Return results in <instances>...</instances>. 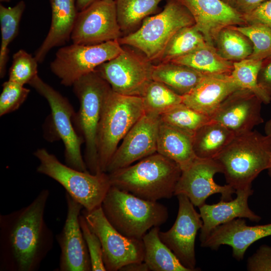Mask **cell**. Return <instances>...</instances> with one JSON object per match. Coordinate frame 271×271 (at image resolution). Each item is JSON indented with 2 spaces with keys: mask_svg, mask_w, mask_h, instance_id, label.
Wrapping results in <instances>:
<instances>
[{
  "mask_svg": "<svg viewBox=\"0 0 271 271\" xmlns=\"http://www.w3.org/2000/svg\"><path fill=\"white\" fill-rule=\"evenodd\" d=\"M262 63V60L250 58L233 62L231 76L240 88L252 92L263 103L267 104L270 102L271 97L260 87L257 81Z\"/></svg>",
  "mask_w": 271,
  "mask_h": 271,
  "instance_id": "836d02e7",
  "label": "cell"
},
{
  "mask_svg": "<svg viewBox=\"0 0 271 271\" xmlns=\"http://www.w3.org/2000/svg\"><path fill=\"white\" fill-rule=\"evenodd\" d=\"M239 89L231 75H204L191 91L182 96L183 103L211 117L224 100Z\"/></svg>",
  "mask_w": 271,
  "mask_h": 271,
  "instance_id": "7402d4cb",
  "label": "cell"
},
{
  "mask_svg": "<svg viewBox=\"0 0 271 271\" xmlns=\"http://www.w3.org/2000/svg\"><path fill=\"white\" fill-rule=\"evenodd\" d=\"M222 172L221 166L216 160L197 157L188 167L182 171L174 195L186 196L198 208L214 194H221L222 200H232L235 190L228 184L220 185L214 180L216 174Z\"/></svg>",
  "mask_w": 271,
  "mask_h": 271,
  "instance_id": "9a60e30c",
  "label": "cell"
},
{
  "mask_svg": "<svg viewBox=\"0 0 271 271\" xmlns=\"http://www.w3.org/2000/svg\"><path fill=\"white\" fill-rule=\"evenodd\" d=\"M193 134L160 120L157 152L177 163L182 171L197 158L193 146Z\"/></svg>",
  "mask_w": 271,
  "mask_h": 271,
  "instance_id": "cb8c5ba5",
  "label": "cell"
},
{
  "mask_svg": "<svg viewBox=\"0 0 271 271\" xmlns=\"http://www.w3.org/2000/svg\"><path fill=\"white\" fill-rule=\"evenodd\" d=\"M194 24L192 15L180 0H169L161 12L146 18L138 30L118 41L121 45L140 50L151 62L159 60L172 37Z\"/></svg>",
  "mask_w": 271,
  "mask_h": 271,
  "instance_id": "8992f818",
  "label": "cell"
},
{
  "mask_svg": "<svg viewBox=\"0 0 271 271\" xmlns=\"http://www.w3.org/2000/svg\"><path fill=\"white\" fill-rule=\"evenodd\" d=\"M262 101L252 92L239 89L228 96L211 118L235 134L253 130L263 122Z\"/></svg>",
  "mask_w": 271,
  "mask_h": 271,
  "instance_id": "ac0fdd59",
  "label": "cell"
},
{
  "mask_svg": "<svg viewBox=\"0 0 271 271\" xmlns=\"http://www.w3.org/2000/svg\"><path fill=\"white\" fill-rule=\"evenodd\" d=\"M163 0H115L121 31H129L154 13Z\"/></svg>",
  "mask_w": 271,
  "mask_h": 271,
  "instance_id": "d6a6232c",
  "label": "cell"
},
{
  "mask_svg": "<svg viewBox=\"0 0 271 271\" xmlns=\"http://www.w3.org/2000/svg\"><path fill=\"white\" fill-rule=\"evenodd\" d=\"M0 116L17 110L27 99L30 90L24 85L8 80L2 85Z\"/></svg>",
  "mask_w": 271,
  "mask_h": 271,
  "instance_id": "74e56055",
  "label": "cell"
},
{
  "mask_svg": "<svg viewBox=\"0 0 271 271\" xmlns=\"http://www.w3.org/2000/svg\"><path fill=\"white\" fill-rule=\"evenodd\" d=\"M154 65L144 55L130 49L95 70L110 85L112 90L120 94L141 96L152 79Z\"/></svg>",
  "mask_w": 271,
  "mask_h": 271,
  "instance_id": "7c38bea8",
  "label": "cell"
},
{
  "mask_svg": "<svg viewBox=\"0 0 271 271\" xmlns=\"http://www.w3.org/2000/svg\"><path fill=\"white\" fill-rule=\"evenodd\" d=\"M115 0H99L79 11L71 36L72 43L94 45L118 40Z\"/></svg>",
  "mask_w": 271,
  "mask_h": 271,
  "instance_id": "4fadbf2b",
  "label": "cell"
},
{
  "mask_svg": "<svg viewBox=\"0 0 271 271\" xmlns=\"http://www.w3.org/2000/svg\"><path fill=\"white\" fill-rule=\"evenodd\" d=\"M81 214L89 228L100 241L103 261L107 271L120 270L130 263L144 261L143 240L128 238L119 233L108 221L101 206L90 211L83 208Z\"/></svg>",
  "mask_w": 271,
  "mask_h": 271,
  "instance_id": "8fae6325",
  "label": "cell"
},
{
  "mask_svg": "<svg viewBox=\"0 0 271 271\" xmlns=\"http://www.w3.org/2000/svg\"><path fill=\"white\" fill-rule=\"evenodd\" d=\"M252 187L235 191L236 197L229 201L221 200L213 204H204L199 207L203 221L200 240L202 242L216 226L237 218L259 222L261 218L249 207L248 200L253 194Z\"/></svg>",
  "mask_w": 271,
  "mask_h": 271,
  "instance_id": "44dd1931",
  "label": "cell"
},
{
  "mask_svg": "<svg viewBox=\"0 0 271 271\" xmlns=\"http://www.w3.org/2000/svg\"><path fill=\"white\" fill-rule=\"evenodd\" d=\"M181 173L177 163L157 152L108 174L111 186L142 199L157 201L174 195Z\"/></svg>",
  "mask_w": 271,
  "mask_h": 271,
  "instance_id": "7a4b0ae2",
  "label": "cell"
},
{
  "mask_svg": "<svg viewBox=\"0 0 271 271\" xmlns=\"http://www.w3.org/2000/svg\"><path fill=\"white\" fill-rule=\"evenodd\" d=\"M72 86L80 103L73 117V124L84 140V160L87 169L95 174L101 172L97 148L98 128L104 102L112 89L95 70L80 78Z\"/></svg>",
  "mask_w": 271,
  "mask_h": 271,
  "instance_id": "5b68a950",
  "label": "cell"
},
{
  "mask_svg": "<svg viewBox=\"0 0 271 271\" xmlns=\"http://www.w3.org/2000/svg\"><path fill=\"white\" fill-rule=\"evenodd\" d=\"M29 84L48 102L51 112L50 128L54 131L55 140H61L64 144L66 165L80 171L89 172L81 151L84 140L75 129L73 117L75 111L69 100L38 75Z\"/></svg>",
  "mask_w": 271,
  "mask_h": 271,
  "instance_id": "9c48e42d",
  "label": "cell"
},
{
  "mask_svg": "<svg viewBox=\"0 0 271 271\" xmlns=\"http://www.w3.org/2000/svg\"><path fill=\"white\" fill-rule=\"evenodd\" d=\"M36 58L23 49L14 54L9 70V80L24 85L29 84L38 74Z\"/></svg>",
  "mask_w": 271,
  "mask_h": 271,
  "instance_id": "8d00e7d4",
  "label": "cell"
},
{
  "mask_svg": "<svg viewBox=\"0 0 271 271\" xmlns=\"http://www.w3.org/2000/svg\"><path fill=\"white\" fill-rule=\"evenodd\" d=\"M269 236H271V223L249 226L242 218H237L215 227L201 245L213 250L222 245H229L232 248L233 256L241 260L252 243Z\"/></svg>",
  "mask_w": 271,
  "mask_h": 271,
  "instance_id": "ffe728a7",
  "label": "cell"
},
{
  "mask_svg": "<svg viewBox=\"0 0 271 271\" xmlns=\"http://www.w3.org/2000/svg\"><path fill=\"white\" fill-rule=\"evenodd\" d=\"M67 214L61 231L56 235L61 250L59 271H90L91 264L79 217L83 206L65 193Z\"/></svg>",
  "mask_w": 271,
  "mask_h": 271,
  "instance_id": "2e32d148",
  "label": "cell"
},
{
  "mask_svg": "<svg viewBox=\"0 0 271 271\" xmlns=\"http://www.w3.org/2000/svg\"><path fill=\"white\" fill-rule=\"evenodd\" d=\"M161 121L194 134L212 120L210 117L187 106L183 102L160 116Z\"/></svg>",
  "mask_w": 271,
  "mask_h": 271,
  "instance_id": "e575fe53",
  "label": "cell"
},
{
  "mask_svg": "<svg viewBox=\"0 0 271 271\" xmlns=\"http://www.w3.org/2000/svg\"><path fill=\"white\" fill-rule=\"evenodd\" d=\"M50 2L52 17L50 29L35 54L38 63L43 62L53 48L63 46L71 40L78 15L76 0H50Z\"/></svg>",
  "mask_w": 271,
  "mask_h": 271,
  "instance_id": "603a6c76",
  "label": "cell"
},
{
  "mask_svg": "<svg viewBox=\"0 0 271 271\" xmlns=\"http://www.w3.org/2000/svg\"><path fill=\"white\" fill-rule=\"evenodd\" d=\"M190 67L203 75H231L233 62L223 58L214 46L207 44L171 61Z\"/></svg>",
  "mask_w": 271,
  "mask_h": 271,
  "instance_id": "83f0119b",
  "label": "cell"
},
{
  "mask_svg": "<svg viewBox=\"0 0 271 271\" xmlns=\"http://www.w3.org/2000/svg\"><path fill=\"white\" fill-rule=\"evenodd\" d=\"M50 195L42 190L28 205L0 215V270H38L53 245L44 213Z\"/></svg>",
  "mask_w": 271,
  "mask_h": 271,
  "instance_id": "6da1fadb",
  "label": "cell"
},
{
  "mask_svg": "<svg viewBox=\"0 0 271 271\" xmlns=\"http://www.w3.org/2000/svg\"><path fill=\"white\" fill-rule=\"evenodd\" d=\"M233 27L251 42L253 51L249 58L263 61L271 57V28L258 23Z\"/></svg>",
  "mask_w": 271,
  "mask_h": 271,
  "instance_id": "d590c367",
  "label": "cell"
},
{
  "mask_svg": "<svg viewBox=\"0 0 271 271\" xmlns=\"http://www.w3.org/2000/svg\"><path fill=\"white\" fill-rule=\"evenodd\" d=\"M79 223L90 256L91 271H105L102 255V246L98 236L91 230L87 222L81 214Z\"/></svg>",
  "mask_w": 271,
  "mask_h": 271,
  "instance_id": "f35d334b",
  "label": "cell"
},
{
  "mask_svg": "<svg viewBox=\"0 0 271 271\" xmlns=\"http://www.w3.org/2000/svg\"><path fill=\"white\" fill-rule=\"evenodd\" d=\"M123 50L118 40L94 45L72 43L58 49L50 68L62 85L72 86L80 78L94 71Z\"/></svg>",
  "mask_w": 271,
  "mask_h": 271,
  "instance_id": "30bf717a",
  "label": "cell"
},
{
  "mask_svg": "<svg viewBox=\"0 0 271 271\" xmlns=\"http://www.w3.org/2000/svg\"><path fill=\"white\" fill-rule=\"evenodd\" d=\"M267 170L268 171V174L269 176L271 177V157H270L269 166Z\"/></svg>",
  "mask_w": 271,
  "mask_h": 271,
  "instance_id": "c3c4849f",
  "label": "cell"
},
{
  "mask_svg": "<svg viewBox=\"0 0 271 271\" xmlns=\"http://www.w3.org/2000/svg\"><path fill=\"white\" fill-rule=\"evenodd\" d=\"M226 4L236 9V0H222Z\"/></svg>",
  "mask_w": 271,
  "mask_h": 271,
  "instance_id": "7dc6e473",
  "label": "cell"
},
{
  "mask_svg": "<svg viewBox=\"0 0 271 271\" xmlns=\"http://www.w3.org/2000/svg\"><path fill=\"white\" fill-rule=\"evenodd\" d=\"M160 116L145 113L122 139L105 172L110 173L157 153Z\"/></svg>",
  "mask_w": 271,
  "mask_h": 271,
  "instance_id": "e0dca14e",
  "label": "cell"
},
{
  "mask_svg": "<svg viewBox=\"0 0 271 271\" xmlns=\"http://www.w3.org/2000/svg\"><path fill=\"white\" fill-rule=\"evenodd\" d=\"M11 0H0L1 2H6L8 3L10 2Z\"/></svg>",
  "mask_w": 271,
  "mask_h": 271,
  "instance_id": "681fc988",
  "label": "cell"
},
{
  "mask_svg": "<svg viewBox=\"0 0 271 271\" xmlns=\"http://www.w3.org/2000/svg\"><path fill=\"white\" fill-rule=\"evenodd\" d=\"M257 81L260 87L271 97V57L262 61Z\"/></svg>",
  "mask_w": 271,
  "mask_h": 271,
  "instance_id": "b9f144b4",
  "label": "cell"
},
{
  "mask_svg": "<svg viewBox=\"0 0 271 271\" xmlns=\"http://www.w3.org/2000/svg\"><path fill=\"white\" fill-rule=\"evenodd\" d=\"M120 270L148 271L149 269L144 261L132 262L123 266Z\"/></svg>",
  "mask_w": 271,
  "mask_h": 271,
  "instance_id": "ee69618b",
  "label": "cell"
},
{
  "mask_svg": "<svg viewBox=\"0 0 271 271\" xmlns=\"http://www.w3.org/2000/svg\"><path fill=\"white\" fill-rule=\"evenodd\" d=\"M243 15L247 24L258 23L271 28V0L262 2L249 13Z\"/></svg>",
  "mask_w": 271,
  "mask_h": 271,
  "instance_id": "60d3db41",
  "label": "cell"
},
{
  "mask_svg": "<svg viewBox=\"0 0 271 271\" xmlns=\"http://www.w3.org/2000/svg\"><path fill=\"white\" fill-rule=\"evenodd\" d=\"M267 0H236V9L242 14H246Z\"/></svg>",
  "mask_w": 271,
  "mask_h": 271,
  "instance_id": "7bdbcfd3",
  "label": "cell"
},
{
  "mask_svg": "<svg viewBox=\"0 0 271 271\" xmlns=\"http://www.w3.org/2000/svg\"><path fill=\"white\" fill-rule=\"evenodd\" d=\"M215 43L218 53L225 59L232 62L249 58L253 51L250 41L233 26L222 29Z\"/></svg>",
  "mask_w": 271,
  "mask_h": 271,
  "instance_id": "4dcf8cb0",
  "label": "cell"
},
{
  "mask_svg": "<svg viewBox=\"0 0 271 271\" xmlns=\"http://www.w3.org/2000/svg\"><path fill=\"white\" fill-rule=\"evenodd\" d=\"M145 113L160 116L183 102L182 96L152 80L141 95Z\"/></svg>",
  "mask_w": 271,
  "mask_h": 271,
  "instance_id": "f546056e",
  "label": "cell"
},
{
  "mask_svg": "<svg viewBox=\"0 0 271 271\" xmlns=\"http://www.w3.org/2000/svg\"><path fill=\"white\" fill-rule=\"evenodd\" d=\"M159 226L152 228L142 238L145 247L144 261L149 270L190 271L161 240Z\"/></svg>",
  "mask_w": 271,
  "mask_h": 271,
  "instance_id": "4316f807",
  "label": "cell"
},
{
  "mask_svg": "<svg viewBox=\"0 0 271 271\" xmlns=\"http://www.w3.org/2000/svg\"><path fill=\"white\" fill-rule=\"evenodd\" d=\"M26 5L21 1L15 6L6 7L0 5V24L2 41L0 48V76L3 78L9 59V46L18 35L20 21Z\"/></svg>",
  "mask_w": 271,
  "mask_h": 271,
  "instance_id": "f1b7e54d",
  "label": "cell"
},
{
  "mask_svg": "<svg viewBox=\"0 0 271 271\" xmlns=\"http://www.w3.org/2000/svg\"><path fill=\"white\" fill-rule=\"evenodd\" d=\"M34 155L40 162L37 172L61 184L84 209L90 211L101 205L111 186L107 173L93 174L76 170L61 163L44 148L37 149Z\"/></svg>",
  "mask_w": 271,
  "mask_h": 271,
  "instance_id": "ba28073f",
  "label": "cell"
},
{
  "mask_svg": "<svg viewBox=\"0 0 271 271\" xmlns=\"http://www.w3.org/2000/svg\"><path fill=\"white\" fill-rule=\"evenodd\" d=\"M192 15L195 28L214 46L219 33L231 26L247 24L243 15L222 0H180Z\"/></svg>",
  "mask_w": 271,
  "mask_h": 271,
  "instance_id": "d6986e66",
  "label": "cell"
},
{
  "mask_svg": "<svg viewBox=\"0 0 271 271\" xmlns=\"http://www.w3.org/2000/svg\"><path fill=\"white\" fill-rule=\"evenodd\" d=\"M264 130L266 135L271 137V118L265 122Z\"/></svg>",
  "mask_w": 271,
  "mask_h": 271,
  "instance_id": "bcb514c9",
  "label": "cell"
},
{
  "mask_svg": "<svg viewBox=\"0 0 271 271\" xmlns=\"http://www.w3.org/2000/svg\"><path fill=\"white\" fill-rule=\"evenodd\" d=\"M144 114L141 96L110 91L103 105L97 131V148L101 172H105L118 143Z\"/></svg>",
  "mask_w": 271,
  "mask_h": 271,
  "instance_id": "52a82bcc",
  "label": "cell"
},
{
  "mask_svg": "<svg viewBox=\"0 0 271 271\" xmlns=\"http://www.w3.org/2000/svg\"><path fill=\"white\" fill-rule=\"evenodd\" d=\"M235 134L222 124L212 120L193 134V150L197 157L214 159L230 143Z\"/></svg>",
  "mask_w": 271,
  "mask_h": 271,
  "instance_id": "d4e9b609",
  "label": "cell"
},
{
  "mask_svg": "<svg viewBox=\"0 0 271 271\" xmlns=\"http://www.w3.org/2000/svg\"><path fill=\"white\" fill-rule=\"evenodd\" d=\"M97 1L99 0H76L77 10L80 11Z\"/></svg>",
  "mask_w": 271,
  "mask_h": 271,
  "instance_id": "f6af8a7d",
  "label": "cell"
},
{
  "mask_svg": "<svg viewBox=\"0 0 271 271\" xmlns=\"http://www.w3.org/2000/svg\"><path fill=\"white\" fill-rule=\"evenodd\" d=\"M111 225L123 235L142 239L147 231L165 223L167 208L157 201L146 200L111 186L101 204Z\"/></svg>",
  "mask_w": 271,
  "mask_h": 271,
  "instance_id": "277c9868",
  "label": "cell"
},
{
  "mask_svg": "<svg viewBox=\"0 0 271 271\" xmlns=\"http://www.w3.org/2000/svg\"><path fill=\"white\" fill-rule=\"evenodd\" d=\"M207 44L194 25L184 27L172 37L159 60L160 63L171 62Z\"/></svg>",
  "mask_w": 271,
  "mask_h": 271,
  "instance_id": "1f68e13d",
  "label": "cell"
},
{
  "mask_svg": "<svg viewBox=\"0 0 271 271\" xmlns=\"http://www.w3.org/2000/svg\"><path fill=\"white\" fill-rule=\"evenodd\" d=\"M249 271H271V247L263 244L250 256L247 262Z\"/></svg>",
  "mask_w": 271,
  "mask_h": 271,
  "instance_id": "ab89813d",
  "label": "cell"
},
{
  "mask_svg": "<svg viewBox=\"0 0 271 271\" xmlns=\"http://www.w3.org/2000/svg\"><path fill=\"white\" fill-rule=\"evenodd\" d=\"M203 75L190 67L172 62L154 65L152 71L153 80L163 83L181 96L191 91Z\"/></svg>",
  "mask_w": 271,
  "mask_h": 271,
  "instance_id": "484cf974",
  "label": "cell"
},
{
  "mask_svg": "<svg viewBox=\"0 0 271 271\" xmlns=\"http://www.w3.org/2000/svg\"><path fill=\"white\" fill-rule=\"evenodd\" d=\"M176 196L179 203L176 219L169 230L160 231L159 237L185 267L196 270L195 242L203 221L187 197L182 194Z\"/></svg>",
  "mask_w": 271,
  "mask_h": 271,
  "instance_id": "5bb4252c",
  "label": "cell"
},
{
  "mask_svg": "<svg viewBox=\"0 0 271 271\" xmlns=\"http://www.w3.org/2000/svg\"><path fill=\"white\" fill-rule=\"evenodd\" d=\"M271 137L256 130L235 134L214 159L223 170L227 184L236 190L252 187V182L269 166Z\"/></svg>",
  "mask_w": 271,
  "mask_h": 271,
  "instance_id": "3957f363",
  "label": "cell"
}]
</instances>
